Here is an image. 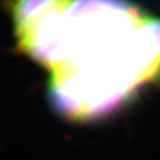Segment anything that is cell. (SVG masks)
Masks as SVG:
<instances>
[{"mask_svg":"<svg viewBox=\"0 0 160 160\" xmlns=\"http://www.w3.org/2000/svg\"><path fill=\"white\" fill-rule=\"evenodd\" d=\"M17 48L68 120L110 115L160 80V19L129 0H8Z\"/></svg>","mask_w":160,"mask_h":160,"instance_id":"1","label":"cell"}]
</instances>
